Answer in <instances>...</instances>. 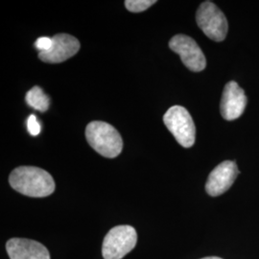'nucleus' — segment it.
Here are the masks:
<instances>
[{
  "mask_svg": "<svg viewBox=\"0 0 259 259\" xmlns=\"http://www.w3.org/2000/svg\"><path fill=\"white\" fill-rule=\"evenodd\" d=\"M10 185L20 194L33 198H44L55 190V182L52 176L41 168L19 166L12 171Z\"/></svg>",
  "mask_w": 259,
  "mask_h": 259,
  "instance_id": "f257e3e1",
  "label": "nucleus"
},
{
  "mask_svg": "<svg viewBox=\"0 0 259 259\" xmlns=\"http://www.w3.org/2000/svg\"><path fill=\"white\" fill-rule=\"evenodd\" d=\"M85 138L89 144L103 157L113 158L122 152L123 140L120 134L109 123L91 122L85 129Z\"/></svg>",
  "mask_w": 259,
  "mask_h": 259,
  "instance_id": "f03ea898",
  "label": "nucleus"
},
{
  "mask_svg": "<svg viewBox=\"0 0 259 259\" xmlns=\"http://www.w3.org/2000/svg\"><path fill=\"white\" fill-rule=\"evenodd\" d=\"M138 234L135 228L122 225L112 228L103 241L104 259H122L135 249Z\"/></svg>",
  "mask_w": 259,
  "mask_h": 259,
  "instance_id": "7ed1b4c3",
  "label": "nucleus"
},
{
  "mask_svg": "<svg viewBox=\"0 0 259 259\" xmlns=\"http://www.w3.org/2000/svg\"><path fill=\"white\" fill-rule=\"evenodd\" d=\"M163 122L180 145L189 148L194 144L196 127L190 113L185 108L182 106L170 108L163 116Z\"/></svg>",
  "mask_w": 259,
  "mask_h": 259,
  "instance_id": "20e7f679",
  "label": "nucleus"
},
{
  "mask_svg": "<svg viewBox=\"0 0 259 259\" xmlns=\"http://www.w3.org/2000/svg\"><path fill=\"white\" fill-rule=\"evenodd\" d=\"M196 20L204 35L214 41H222L227 37L228 20L222 11L211 1H204L200 5Z\"/></svg>",
  "mask_w": 259,
  "mask_h": 259,
  "instance_id": "39448f33",
  "label": "nucleus"
},
{
  "mask_svg": "<svg viewBox=\"0 0 259 259\" xmlns=\"http://www.w3.org/2000/svg\"><path fill=\"white\" fill-rule=\"evenodd\" d=\"M169 47L181 57L184 65L191 71L200 72L206 66V61L202 49L192 37L177 35L169 41Z\"/></svg>",
  "mask_w": 259,
  "mask_h": 259,
  "instance_id": "423d86ee",
  "label": "nucleus"
},
{
  "mask_svg": "<svg viewBox=\"0 0 259 259\" xmlns=\"http://www.w3.org/2000/svg\"><path fill=\"white\" fill-rule=\"evenodd\" d=\"M239 174L234 161L226 160L215 167L209 174L205 184L207 194L216 197L228 191Z\"/></svg>",
  "mask_w": 259,
  "mask_h": 259,
  "instance_id": "0eeeda50",
  "label": "nucleus"
},
{
  "mask_svg": "<svg viewBox=\"0 0 259 259\" xmlns=\"http://www.w3.org/2000/svg\"><path fill=\"white\" fill-rule=\"evenodd\" d=\"M52 47L48 51L38 53V58L45 63H63L73 57L80 49L79 40L68 34H57L52 37Z\"/></svg>",
  "mask_w": 259,
  "mask_h": 259,
  "instance_id": "6e6552de",
  "label": "nucleus"
},
{
  "mask_svg": "<svg viewBox=\"0 0 259 259\" xmlns=\"http://www.w3.org/2000/svg\"><path fill=\"white\" fill-rule=\"evenodd\" d=\"M247 97L244 91L234 81L227 83L223 92L220 111L224 119L235 120L239 118L245 111Z\"/></svg>",
  "mask_w": 259,
  "mask_h": 259,
  "instance_id": "1a4fd4ad",
  "label": "nucleus"
},
{
  "mask_svg": "<svg viewBox=\"0 0 259 259\" xmlns=\"http://www.w3.org/2000/svg\"><path fill=\"white\" fill-rule=\"evenodd\" d=\"M10 259H50L46 246L37 241L25 238H12L6 243Z\"/></svg>",
  "mask_w": 259,
  "mask_h": 259,
  "instance_id": "9d476101",
  "label": "nucleus"
},
{
  "mask_svg": "<svg viewBox=\"0 0 259 259\" xmlns=\"http://www.w3.org/2000/svg\"><path fill=\"white\" fill-rule=\"evenodd\" d=\"M26 102L28 105L38 111H47L49 109L50 99L39 87L32 88L26 93Z\"/></svg>",
  "mask_w": 259,
  "mask_h": 259,
  "instance_id": "9b49d317",
  "label": "nucleus"
},
{
  "mask_svg": "<svg viewBox=\"0 0 259 259\" xmlns=\"http://www.w3.org/2000/svg\"><path fill=\"white\" fill-rule=\"evenodd\" d=\"M156 0H126L125 7L132 13H140L156 4Z\"/></svg>",
  "mask_w": 259,
  "mask_h": 259,
  "instance_id": "f8f14e48",
  "label": "nucleus"
},
{
  "mask_svg": "<svg viewBox=\"0 0 259 259\" xmlns=\"http://www.w3.org/2000/svg\"><path fill=\"white\" fill-rule=\"evenodd\" d=\"M27 130L29 134L33 137H37L41 132L40 123L37 119L35 114H31L27 119Z\"/></svg>",
  "mask_w": 259,
  "mask_h": 259,
  "instance_id": "ddd939ff",
  "label": "nucleus"
},
{
  "mask_svg": "<svg viewBox=\"0 0 259 259\" xmlns=\"http://www.w3.org/2000/svg\"><path fill=\"white\" fill-rule=\"evenodd\" d=\"M52 37H40L37 38L35 42V47L37 48L38 53L40 52H46L48 51L51 47H52Z\"/></svg>",
  "mask_w": 259,
  "mask_h": 259,
  "instance_id": "4468645a",
  "label": "nucleus"
},
{
  "mask_svg": "<svg viewBox=\"0 0 259 259\" xmlns=\"http://www.w3.org/2000/svg\"><path fill=\"white\" fill-rule=\"evenodd\" d=\"M201 259H222L220 258V257H216V256H209V257H204V258Z\"/></svg>",
  "mask_w": 259,
  "mask_h": 259,
  "instance_id": "2eb2a0df",
  "label": "nucleus"
}]
</instances>
